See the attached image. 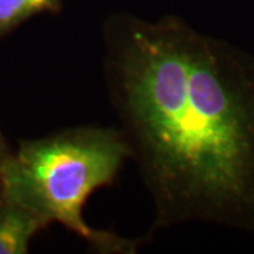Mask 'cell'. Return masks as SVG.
<instances>
[{"label":"cell","mask_w":254,"mask_h":254,"mask_svg":"<svg viewBox=\"0 0 254 254\" xmlns=\"http://www.w3.org/2000/svg\"><path fill=\"white\" fill-rule=\"evenodd\" d=\"M110 103L154 210V229L254 233V57L177 16L103 23Z\"/></svg>","instance_id":"cell-1"},{"label":"cell","mask_w":254,"mask_h":254,"mask_svg":"<svg viewBox=\"0 0 254 254\" xmlns=\"http://www.w3.org/2000/svg\"><path fill=\"white\" fill-rule=\"evenodd\" d=\"M50 225L34 210L7 196L0 199V254H26L37 232Z\"/></svg>","instance_id":"cell-3"},{"label":"cell","mask_w":254,"mask_h":254,"mask_svg":"<svg viewBox=\"0 0 254 254\" xmlns=\"http://www.w3.org/2000/svg\"><path fill=\"white\" fill-rule=\"evenodd\" d=\"M1 196H3V190H1V182H0V199H1Z\"/></svg>","instance_id":"cell-6"},{"label":"cell","mask_w":254,"mask_h":254,"mask_svg":"<svg viewBox=\"0 0 254 254\" xmlns=\"http://www.w3.org/2000/svg\"><path fill=\"white\" fill-rule=\"evenodd\" d=\"M63 0H0V37L40 13H57Z\"/></svg>","instance_id":"cell-4"},{"label":"cell","mask_w":254,"mask_h":254,"mask_svg":"<svg viewBox=\"0 0 254 254\" xmlns=\"http://www.w3.org/2000/svg\"><path fill=\"white\" fill-rule=\"evenodd\" d=\"M131 151L120 128L81 126L21 141L0 161L3 195L61 223L103 254L136 253L140 242L91 227L83 206L98 188L115 181Z\"/></svg>","instance_id":"cell-2"},{"label":"cell","mask_w":254,"mask_h":254,"mask_svg":"<svg viewBox=\"0 0 254 254\" xmlns=\"http://www.w3.org/2000/svg\"><path fill=\"white\" fill-rule=\"evenodd\" d=\"M9 150H7V145L4 143V140H3V136H1V133H0V161L6 157V155H9Z\"/></svg>","instance_id":"cell-5"}]
</instances>
